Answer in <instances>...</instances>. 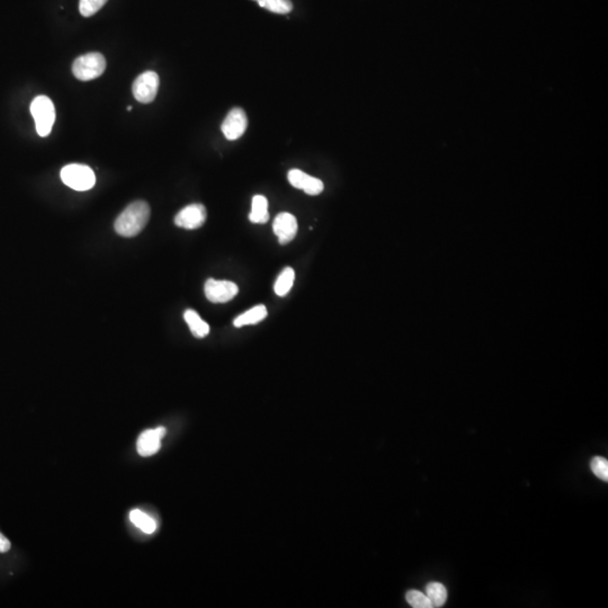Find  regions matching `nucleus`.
I'll return each instance as SVG.
<instances>
[{
  "label": "nucleus",
  "mask_w": 608,
  "mask_h": 608,
  "mask_svg": "<svg viewBox=\"0 0 608 608\" xmlns=\"http://www.w3.org/2000/svg\"><path fill=\"white\" fill-rule=\"evenodd\" d=\"M150 219V206L144 201H137L130 204L119 215L114 228L119 236L131 238L142 231Z\"/></svg>",
  "instance_id": "obj_1"
},
{
  "label": "nucleus",
  "mask_w": 608,
  "mask_h": 608,
  "mask_svg": "<svg viewBox=\"0 0 608 608\" xmlns=\"http://www.w3.org/2000/svg\"><path fill=\"white\" fill-rule=\"evenodd\" d=\"M31 113L35 121L37 135L40 137H48L56 121L53 101L47 96H37L31 104Z\"/></svg>",
  "instance_id": "obj_2"
},
{
  "label": "nucleus",
  "mask_w": 608,
  "mask_h": 608,
  "mask_svg": "<svg viewBox=\"0 0 608 608\" xmlns=\"http://www.w3.org/2000/svg\"><path fill=\"white\" fill-rule=\"evenodd\" d=\"M106 69V60L99 52L84 54L77 58L72 65V72L77 79L83 81H93L101 77Z\"/></svg>",
  "instance_id": "obj_3"
},
{
  "label": "nucleus",
  "mask_w": 608,
  "mask_h": 608,
  "mask_svg": "<svg viewBox=\"0 0 608 608\" xmlns=\"http://www.w3.org/2000/svg\"><path fill=\"white\" fill-rule=\"evenodd\" d=\"M60 175L62 182L75 191H88L96 184V176L93 169L85 164H68L62 168Z\"/></svg>",
  "instance_id": "obj_4"
},
{
  "label": "nucleus",
  "mask_w": 608,
  "mask_h": 608,
  "mask_svg": "<svg viewBox=\"0 0 608 608\" xmlns=\"http://www.w3.org/2000/svg\"><path fill=\"white\" fill-rule=\"evenodd\" d=\"M159 76L153 71H146L135 79L132 92L135 99L142 104H149L155 101L159 90Z\"/></svg>",
  "instance_id": "obj_5"
},
{
  "label": "nucleus",
  "mask_w": 608,
  "mask_h": 608,
  "mask_svg": "<svg viewBox=\"0 0 608 608\" xmlns=\"http://www.w3.org/2000/svg\"><path fill=\"white\" fill-rule=\"evenodd\" d=\"M237 284L229 280H217L210 278L204 287L206 298L212 303H226L238 294Z\"/></svg>",
  "instance_id": "obj_6"
},
{
  "label": "nucleus",
  "mask_w": 608,
  "mask_h": 608,
  "mask_svg": "<svg viewBox=\"0 0 608 608\" xmlns=\"http://www.w3.org/2000/svg\"><path fill=\"white\" fill-rule=\"evenodd\" d=\"M205 206L202 204H191L177 213L175 224L183 229L195 230L202 227L206 221Z\"/></svg>",
  "instance_id": "obj_7"
},
{
  "label": "nucleus",
  "mask_w": 608,
  "mask_h": 608,
  "mask_svg": "<svg viewBox=\"0 0 608 608\" xmlns=\"http://www.w3.org/2000/svg\"><path fill=\"white\" fill-rule=\"evenodd\" d=\"M248 119L245 110L242 108H233L224 119L221 130L228 140H237L242 137L247 130Z\"/></svg>",
  "instance_id": "obj_8"
},
{
  "label": "nucleus",
  "mask_w": 608,
  "mask_h": 608,
  "mask_svg": "<svg viewBox=\"0 0 608 608\" xmlns=\"http://www.w3.org/2000/svg\"><path fill=\"white\" fill-rule=\"evenodd\" d=\"M273 230L280 245H287L296 238L298 233V221L289 212H282L275 218Z\"/></svg>",
  "instance_id": "obj_9"
},
{
  "label": "nucleus",
  "mask_w": 608,
  "mask_h": 608,
  "mask_svg": "<svg viewBox=\"0 0 608 608\" xmlns=\"http://www.w3.org/2000/svg\"><path fill=\"white\" fill-rule=\"evenodd\" d=\"M287 178L293 187L301 189L307 195H319L325 189L323 183L320 179L310 176L300 169L289 170Z\"/></svg>",
  "instance_id": "obj_10"
},
{
  "label": "nucleus",
  "mask_w": 608,
  "mask_h": 608,
  "mask_svg": "<svg viewBox=\"0 0 608 608\" xmlns=\"http://www.w3.org/2000/svg\"><path fill=\"white\" fill-rule=\"evenodd\" d=\"M166 435V428L158 427L155 430H146L142 432L137 441V453L141 456H151L160 450L161 439Z\"/></svg>",
  "instance_id": "obj_11"
},
{
  "label": "nucleus",
  "mask_w": 608,
  "mask_h": 608,
  "mask_svg": "<svg viewBox=\"0 0 608 608\" xmlns=\"http://www.w3.org/2000/svg\"><path fill=\"white\" fill-rule=\"evenodd\" d=\"M269 201L262 195L253 196L249 220L253 223L264 224L269 221Z\"/></svg>",
  "instance_id": "obj_12"
},
{
  "label": "nucleus",
  "mask_w": 608,
  "mask_h": 608,
  "mask_svg": "<svg viewBox=\"0 0 608 608\" xmlns=\"http://www.w3.org/2000/svg\"><path fill=\"white\" fill-rule=\"evenodd\" d=\"M267 316V309L265 305H256L251 310L246 311L240 316H237L233 325L237 328H242L245 326L256 325L258 322L262 321Z\"/></svg>",
  "instance_id": "obj_13"
},
{
  "label": "nucleus",
  "mask_w": 608,
  "mask_h": 608,
  "mask_svg": "<svg viewBox=\"0 0 608 608\" xmlns=\"http://www.w3.org/2000/svg\"><path fill=\"white\" fill-rule=\"evenodd\" d=\"M184 319L196 338H204L210 334V326L194 310H186Z\"/></svg>",
  "instance_id": "obj_14"
},
{
  "label": "nucleus",
  "mask_w": 608,
  "mask_h": 608,
  "mask_svg": "<svg viewBox=\"0 0 608 608\" xmlns=\"http://www.w3.org/2000/svg\"><path fill=\"white\" fill-rule=\"evenodd\" d=\"M426 595L432 602V607H441L448 600V589L439 582H430L427 584Z\"/></svg>",
  "instance_id": "obj_15"
},
{
  "label": "nucleus",
  "mask_w": 608,
  "mask_h": 608,
  "mask_svg": "<svg viewBox=\"0 0 608 608\" xmlns=\"http://www.w3.org/2000/svg\"><path fill=\"white\" fill-rule=\"evenodd\" d=\"M296 280V273L291 267L284 269L278 275V280L275 282L274 291L278 296H285L292 289L293 283Z\"/></svg>",
  "instance_id": "obj_16"
},
{
  "label": "nucleus",
  "mask_w": 608,
  "mask_h": 608,
  "mask_svg": "<svg viewBox=\"0 0 608 608\" xmlns=\"http://www.w3.org/2000/svg\"><path fill=\"white\" fill-rule=\"evenodd\" d=\"M130 519L137 528H140L141 531L144 532V533L152 534L157 530V523H155V519L144 514V512H141L140 509L132 510L130 513Z\"/></svg>",
  "instance_id": "obj_17"
},
{
  "label": "nucleus",
  "mask_w": 608,
  "mask_h": 608,
  "mask_svg": "<svg viewBox=\"0 0 608 608\" xmlns=\"http://www.w3.org/2000/svg\"><path fill=\"white\" fill-rule=\"evenodd\" d=\"M262 8L267 9L275 14H287L293 9L291 0H256Z\"/></svg>",
  "instance_id": "obj_18"
},
{
  "label": "nucleus",
  "mask_w": 608,
  "mask_h": 608,
  "mask_svg": "<svg viewBox=\"0 0 608 608\" xmlns=\"http://www.w3.org/2000/svg\"><path fill=\"white\" fill-rule=\"evenodd\" d=\"M405 600L414 608H432V602L426 593L419 591H409L405 593Z\"/></svg>",
  "instance_id": "obj_19"
},
{
  "label": "nucleus",
  "mask_w": 608,
  "mask_h": 608,
  "mask_svg": "<svg viewBox=\"0 0 608 608\" xmlns=\"http://www.w3.org/2000/svg\"><path fill=\"white\" fill-rule=\"evenodd\" d=\"M106 3L108 0H79V10L81 15L90 17L95 15Z\"/></svg>",
  "instance_id": "obj_20"
},
{
  "label": "nucleus",
  "mask_w": 608,
  "mask_h": 608,
  "mask_svg": "<svg viewBox=\"0 0 608 608\" xmlns=\"http://www.w3.org/2000/svg\"><path fill=\"white\" fill-rule=\"evenodd\" d=\"M591 471L600 478V480L608 481V461L604 457L596 456L591 459Z\"/></svg>",
  "instance_id": "obj_21"
},
{
  "label": "nucleus",
  "mask_w": 608,
  "mask_h": 608,
  "mask_svg": "<svg viewBox=\"0 0 608 608\" xmlns=\"http://www.w3.org/2000/svg\"><path fill=\"white\" fill-rule=\"evenodd\" d=\"M10 549V542L7 537H3V534L0 533V553H5Z\"/></svg>",
  "instance_id": "obj_22"
},
{
  "label": "nucleus",
  "mask_w": 608,
  "mask_h": 608,
  "mask_svg": "<svg viewBox=\"0 0 608 608\" xmlns=\"http://www.w3.org/2000/svg\"><path fill=\"white\" fill-rule=\"evenodd\" d=\"M132 110V106H128V110Z\"/></svg>",
  "instance_id": "obj_23"
}]
</instances>
